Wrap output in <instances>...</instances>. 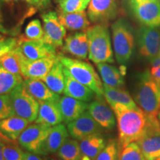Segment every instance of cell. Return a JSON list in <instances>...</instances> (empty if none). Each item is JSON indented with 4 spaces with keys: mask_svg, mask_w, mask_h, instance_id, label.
<instances>
[{
    "mask_svg": "<svg viewBox=\"0 0 160 160\" xmlns=\"http://www.w3.org/2000/svg\"><path fill=\"white\" fill-rule=\"evenodd\" d=\"M110 106L117 119L120 148L137 142L147 127L148 115L138 106L129 108L118 103Z\"/></svg>",
    "mask_w": 160,
    "mask_h": 160,
    "instance_id": "6da1fadb",
    "label": "cell"
},
{
    "mask_svg": "<svg viewBox=\"0 0 160 160\" xmlns=\"http://www.w3.org/2000/svg\"><path fill=\"white\" fill-rule=\"evenodd\" d=\"M135 101L147 115L157 117L160 113V86L149 71H146L139 76Z\"/></svg>",
    "mask_w": 160,
    "mask_h": 160,
    "instance_id": "7a4b0ae2",
    "label": "cell"
},
{
    "mask_svg": "<svg viewBox=\"0 0 160 160\" xmlns=\"http://www.w3.org/2000/svg\"><path fill=\"white\" fill-rule=\"evenodd\" d=\"M88 39V57L95 64L113 63L112 50L109 30L105 24H97L86 31Z\"/></svg>",
    "mask_w": 160,
    "mask_h": 160,
    "instance_id": "3957f363",
    "label": "cell"
},
{
    "mask_svg": "<svg viewBox=\"0 0 160 160\" xmlns=\"http://www.w3.org/2000/svg\"><path fill=\"white\" fill-rule=\"evenodd\" d=\"M58 59L76 80L91 89L99 98L104 97L103 84L93 66L81 60L62 55L58 56Z\"/></svg>",
    "mask_w": 160,
    "mask_h": 160,
    "instance_id": "277c9868",
    "label": "cell"
},
{
    "mask_svg": "<svg viewBox=\"0 0 160 160\" xmlns=\"http://www.w3.org/2000/svg\"><path fill=\"white\" fill-rule=\"evenodd\" d=\"M115 57L120 65H125L131 59L134 48V36L126 20L119 19L111 26Z\"/></svg>",
    "mask_w": 160,
    "mask_h": 160,
    "instance_id": "5b68a950",
    "label": "cell"
},
{
    "mask_svg": "<svg viewBox=\"0 0 160 160\" xmlns=\"http://www.w3.org/2000/svg\"><path fill=\"white\" fill-rule=\"evenodd\" d=\"M146 160H160V122L148 115L147 127L137 142Z\"/></svg>",
    "mask_w": 160,
    "mask_h": 160,
    "instance_id": "8992f818",
    "label": "cell"
},
{
    "mask_svg": "<svg viewBox=\"0 0 160 160\" xmlns=\"http://www.w3.org/2000/svg\"><path fill=\"white\" fill-rule=\"evenodd\" d=\"M12 106L16 116L23 118L30 123L37 119L39 103L26 91L23 84L10 93Z\"/></svg>",
    "mask_w": 160,
    "mask_h": 160,
    "instance_id": "52a82bcc",
    "label": "cell"
},
{
    "mask_svg": "<svg viewBox=\"0 0 160 160\" xmlns=\"http://www.w3.org/2000/svg\"><path fill=\"white\" fill-rule=\"evenodd\" d=\"M129 8L142 25L160 26V0H127Z\"/></svg>",
    "mask_w": 160,
    "mask_h": 160,
    "instance_id": "ba28073f",
    "label": "cell"
},
{
    "mask_svg": "<svg viewBox=\"0 0 160 160\" xmlns=\"http://www.w3.org/2000/svg\"><path fill=\"white\" fill-rule=\"evenodd\" d=\"M51 128L37 123L29 125L18 139L19 145L31 153L43 155V144L51 132Z\"/></svg>",
    "mask_w": 160,
    "mask_h": 160,
    "instance_id": "9c48e42d",
    "label": "cell"
},
{
    "mask_svg": "<svg viewBox=\"0 0 160 160\" xmlns=\"http://www.w3.org/2000/svg\"><path fill=\"white\" fill-rule=\"evenodd\" d=\"M139 53L147 59L153 60L160 51V31L157 28L142 25L137 33Z\"/></svg>",
    "mask_w": 160,
    "mask_h": 160,
    "instance_id": "30bf717a",
    "label": "cell"
},
{
    "mask_svg": "<svg viewBox=\"0 0 160 160\" xmlns=\"http://www.w3.org/2000/svg\"><path fill=\"white\" fill-rule=\"evenodd\" d=\"M41 17L43 22V42L55 48L62 46L66 28L60 22L57 13L54 11H49L42 14Z\"/></svg>",
    "mask_w": 160,
    "mask_h": 160,
    "instance_id": "8fae6325",
    "label": "cell"
},
{
    "mask_svg": "<svg viewBox=\"0 0 160 160\" xmlns=\"http://www.w3.org/2000/svg\"><path fill=\"white\" fill-rule=\"evenodd\" d=\"M54 46L43 41L23 39L19 41L16 50L20 57L28 61H35L50 56L57 55Z\"/></svg>",
    "mask_w": 160,
    "mask_h": 160,
    "instance_id": "7c38bea8",
    "label": "cell"
},
{
    "mask_svg": "<svg viewBox=\"0 0 160 160\" xmlns=\"http://www.w3.org/2000/svg\"><path fill=\"white\" fill-rule=\"evenodd\" d=\"M19 59L20 62H21L22 76L23 79L42 80L49 73V71L57 62L58 56H50V57L35 60V61H28L22 59L20 56Z\"/></svg>",
    "mask_w": 160,
    "mask_h": 160,
    "instance_id": "4fadbf2b",
    "label": "cell"
},
{
    "mask_svg": "<svg viewBox=\"0 0 160 160\" xmlns=\"http://www.w3.org/2000/svg\"><path fill=\"white\" fill-rule=\"evenodd\" d=\"M102 128L98 124L88 111H85L80 117L67 125L69 134L73 139L81 141L84 138L93 134H98Z\"/></svg>",
    "mask_w": 160,
    "mask_h": 160,
    "instance_id": "5bb4252c",
    "label": "cell"
},
{
    "mask_svg": "<svg viewBox=\"0 0 160 160\" xmlns=\"http://www.w3.org/2000/svg\"><path fill=\"white\" fill-rule=\"evenodd\" d=\"M117 0H91L87 14L93 22L103 24L117 17Z\"/></svg>",
    "mask_w": 160,
    "mask_h": 160,
    "instance_id": "9a60e30c",
    "label": "cell"
},
{
    "mask_svg": "<svg viewBox=\"0 0 160 160\" xmlns=\"http://www.w3.org/2000/svg\"><path fill=\"white\" fill-rule=\"evenodd\" d=\"M88 111L102 128L108 130L114 128L116 125L114 113L102 98H99L89 104Z\"/></svg>",
    "mask_w": 160,
    "mask_h": 160,
    "instance_id": "2e32d148",
    "label": "cell"
},
{
    "mask_svg": "<svg viewBox=\"0 0 160 160\" xmlns=\"http://www.w3.org/2000/svg\"><path fill=\"white\" fill-rule=\"evenodd\" d=\"M57 104L62 116L63 122L67 125L77 119L88 108V105L85 102L68 96L60 97Z\"/></svg>",
    "mask_w": 160,
    "mask_h": 160,
    "instance_id": "e0dca14e",
    "label": "cell"
},
{
    "mask_svg": "<svg viewBox=\"0 0 160 160\" xmlns=\"http://www.w3.org/2000/svg\"><path fill=\"white\" fill-rule=\"evenodd\" d=\"M64 73H65L64 93L65 96L74 98L76 99L85 102H88L93 99L95 95L94 92L87 86L84 85L83 84L76 80L65 68H64Z\"/></svg>",
    "mask_w": 160,
    "mask_h": 160,
    "instance_id": "ac0fdd59",
    "label": "cell"
},
{
    "mask_svg": "<svg viewBox=\"0 0 160 160\" xmlns=\"http://www.w3.org/2000/svg\"><path fill=\"white\" fill-rule=\"evenodd\" d=\"M64 51L78 59H85L88 56V39L86 32H77L65 39Z\"/></svg>",
    "mask_w": 160,
    "mask_h": 160,
    "instance_id": "d6986e66",
    "label": "cell"
},
{
    "mask_svg": "<svg viewBox=\"0 0 160 160\" xmlns=\"http://www.w3.org/2000/svg\"><path fill=\"white\" fill-rule=\"evenodd\" d=\"M23 85L32 97L38 102H58L60 96L52 91L42 80L25 79Z\"/></svg>",
    "mask_w": 160,
    "mask_h": 160,
    "instance_id": "ffe728a7",
    "label": "cell"
},
{
    "mask_svg": "<svg viewBox=\"0 0 160 160\" xmlns=\"http://www.w3.org/2000/svg\"><path fill=\"white\" fill-rule=\"evenodd\" d=\"M39 112L35 123L53 127L63 121L62 116L57 102H39Z\"/></svg>",
    "mask_w": 160,
    "mask_h": 160,
    "instance_id": "44dd1931",
    "label": "cell"
},
{
    "mask_svg": "<svg viewBox=\"0 0 160 160\" xmlns=\"http://www.w3.org/2000/svg\"><path fill=\"white\" fill-rule=\"evenodd\" d=\"M28 120L18 116H12L0 121V134L6 139L15 141L29 125Z\"/></svg>",
    "mask_w": 160,
    "mask_h": 160,
    "instance_id": "7402d4cb",
    "label": "cell"
},
{
    "mask_svg": "<svg viewBox=\"0 0 160 160\" xmlns=\"http://www.w3.org/2000/svg\"><path fill=\"white\" fill-rule=\"evenodd\" d=\"M68 131L63 124L60 123L52 127L51 132L43 144V155L57 152L66 140L68 139Z\"/></svg>",
    "mask_w": 160,
    "mask_h": 160,
    "instance_id": "603a6c76",
    "label": "cell"
},
{
    "mask_svg": "<svg viewBox=\"0 0 160 160\" xmlns=\"http://www.w3.org/2000/svg\"><path fill=\"white\" fill-rule=\"evenodd\" d=\"M79 145L82 153V160H95L107 144L102 136L98 133L84 138Z\"/></svg>",
    "mask_w": 160,
    "mask_h": 160,
    "instance_id": "cb8c5ba5",
    "label": "cell"
},
{
    "mask_svg": "<svg viewBox=\"0 0 160 160\" xmlns=\"http://www.w3.org/2000/svg\"><path fill=\"white\" fill-rule=\"evenodd\" d=\"M58 17L64 27L69 31H84L89 28L90 22L85 11L75 13L61 11Z\"/></svg>",
    "mask_w": 160,
    "mask_h": 160,
    "instance_id": "d4e9b609",
    "label": "cell"
},
{
    "mask_svg": "<svg viewBox=\"0 0 160 160\" xmlns=\"http://www.w3.org/2000/svg\"><path fill=\"white\" fill-rule=\"evenodd\" d=\"M42 81L48 87L57 94H62L65 90V73L62 64L58 59L49 73L43 78Z\"/></svg>",
    "mask_w": 160,
    "mask_h": 160,
    "instance_id": "484cf974",
    "label": "cell"
},
{
    "mask_svg": "<svg viewBox=\"0 0 160 160\" xmlns=\"http://www.w3.org/2000/svg\"><path fill=\"white\" fill-rule=\"evenodd\" d=\"M103 84L112 88H122L124 85L123 73L115 66L108 63L97 64Z\"/></svg>",
    "mask_w": 160,
    "mask_h": 160,
    "instance_id": "4316f807",
    "label": "cell"
},
{
    "mask_svg": "<svg viewBox=\"0 0 160 160\" xmlns=\"http://www.w3.org/2000/svg\"><path fill=\"white\" fill-rule=\"evenodd\" d=\"M104 97L110 105L112 104H122L129 108H136L137 105L135 103L128 93L122 88H112L103 84Z\"/></svg>",
    "mask_w": 160,
    "mask_h": 160,
    "instance_id": "83f0119b",
    "label": "cell"
},
{
    "mask_svg": "<svg viewBox=\"0 0 160 160\" xmlns=\"http://www.w3.org/2000/svg\"><path fill=\"white\" fill-rule=\"evenodd\" d=\"M22 83V76L12 74L0 65V95L10 94Z\"/></svg>",
    "mask_w": 160,
    "mask_h": 160,
    "instance_id": "f1b7e54d",
    "label": "cell"
},
{
    "mask_svg": "<svg viewBox=\"0 0 160 160\" xmlns=\"http://www.w3.org/2000/svg\"><path fill=\"white\" fill-rule=\"evenodd\" d=\"M62 160H82V153L79 142L77 139H68L57 151Z\"/></svg>",
    "mask_w": 160,
    "mask_h": 160,
    "instance_id": "f546056e",
    "label": "cell"
},
{
    "mask_svg": "<svg viewBox=\"0 0 160 160\" xmlns=\"http://www.w3.org/2000/svg\"><path fill=\"white\" fill-rule=\"evenodd\" d=\"M0 65L12 74L22 76L19 56L15 48L1 58Z\"/></svg>",
    "mask_w": 160,
    "mask_h": 160,
    "instance_id": "4dcf8cb0",
    "label": "cell"
},
{
    "mask_svg": "<svg viewBox=\"0 0 160 160\" xmlns=\"http://www.w3.org/2000/svg\"><path fill=\"white\" fill-rule=\"evenodd\" d=\"M119 160H146L137 143L132 142L123 148Z\"/></svg>",
    "mask_w": 160,
    "mask_h": 160,
    "instance_id": "1f68e13d",
    "label": "cell"
},
{
    "mask_svg": "<svg viewBox=\"0 0 160 160\" xmlns=\"http://www.w3.org/2000/svg\"><path fill=\"white\" fill-rule=\"evenodd\" d=\"M25 37L28 39L43 41L44 30L39 19H33L26 26Z\"/></svg>",
    "mask_w": 160,
    "mask_h": 160,
    "instance_id": "d6a6232c",
    "label": "cell"
},
{
    "mask_svg": "<svg viewBox=\"0 0 160 160\" xmlns=\"http://www.w3.org/2000/svg\"><path fill=\"white\" fill-rule=\"evenodd\" d=\"M59 7L64 13H75L85 11L88 5L85 0H59Z\"/></svg>",
    "mask_w": 160,
    "mask_h": 160,
    "instance_id": "836d02e7",
    "label": "cell"
},
{
    "mask_svg": "<svg viewBox=\"0 0 160 160\" xmlns=\"http://www.w3.org/2000/svg\"><path fill=\"white\" fill-rule=\"evenodd\" d=\"M119 143L116 140H111L95 160H117L119 155Z\"/></svg>",
    "mask_w": 160,
    "mask_h": 160,
    "instance_id": "e575fe53",
    "label": "cell"
},
{
    "mask_svg": "<svg viewBox=\"0 0 160 160\" xmlns=\"http://www.w3.org/2000/svg\"><path fill=\"white\" fill-rule=\"evenodd\" d=\"M3 156L5 160H24L25 152L19 146L13 144H5Z\"/></svg>",
    "mask_w": 160,
    "mask_h": 160,
    "instance_id": "d590c367",
    "label": "cell"
},
{
    "mask_svg": "<svg viewBox=\"0 0 160 160\" xmlns=\"http://www.w3.org/2000/svg\"><path fill=\"white\" fill-rule=\"evenodd\" d=\"M14 115L10 94L0 95V121Z\"/></svg>",
    "mask_w": 160,
    "mask_h": 160,
    "instance_id": "8d00e7d4",
    "label": "cell"
},
{
    "mask_svg": "<svg viewBox=\"0 0 160 160\" xmlns=\"http://www.w3.org/2000/svg\"><path fill=\"white\" fill-rule=\"evenodd\" d=\"M19 40L16 38H5L0 41V59L6 53L11 51L18 45Z\"/></svg>",
    "mask_w": 160,
    "mask_h": 160,
    "instance_id": "74e56055",
    "label": "cell"
},
{
    "mask_svg": "<svg viewBox=\"0 0 160 160\" xmlns=\"http://www.w3.org/2000/svg\"><path fill=\"white\" fill-rule=\"evenodd\" d=\"M153 80L160 86V66L157 68H151L149 71Z\"/></svg>",
    "mask_w": 160,
    "mask_h": 160,
    "instance_id": "f35d334b",
    "label": "cell"
},
{
    "mask_svg": "<svg viewBox=\"0 0 160 160\" xmlns=\"http://www.w3.org/2000/svg\"><path fill=\"white\" fill-rule=\"evenodd\" d=\"M24 160H46L43 158L40 157L39 156H38L36 153H31V152L26 151L25 152V158Z\"/></svg>",
    "mask_w": 160,
    "mask_h": 160,
    "instance_id": "ab89813d",
    "label": "cell"
},
{
    "mask_svg": "<svg viewBox=\"0 0 160 160\" xmlns=\"http://www.w3.org/2000/svg\"><path fill=\"white\" fill-rule=\"evenodd\" d=\"M3 0H0V33L2 34H7L8 33V30L5 28V26L3 25V18L2 13V4Z\"/></svg>",
    "mask_w": 160,
    "mask_h": 160,
    "instance_id": "60d3db41",
    "label": "cell"
},
{
    "mask_svg": "<svg viewBox=\"0 0 160 160\" xmlns=\"http://www.w3.org/2000/svg\"><path fill=\"white\" fill-rule=\"evenodd\" d=\"M33 5L39 8H46L49 5L51 0H33Z\"/></svg>",
    "mask_w": 160,
    "mask_h": 160,
    "instance_id": "b9f144b4",
    "label": "cell"
},
{
    "mask_svg": "<svg viewBox=\"0 0 160 160\" xmlns=\"http://www.w3.org/2000/svg\"><path fill=\"white\" fill-rule=\"evenodd\" d=\"M5 146V142L0 139V160H5L3 156V148Z\"/></svg>",
    "mask_w": 160,
    "mask_h": 160,
    "instance_id": "7bdbcfd3",
    "label": "cell"
},
{
    "mask_svg": "<svg viewBox=\"0 0 160 160\" xmlns=\"http://www.w3.org/2000/svg\"><path fill=\"white\" fill-rule=\"evenodd\" d=\"M16 1H19V0H16ZM20 1H25V2H26L31 4V5H33V0H20Z\"/></svg>",
    "mask_w": 160,
    "mask_h": 160,
    "instance_id": "ee69618b",
    "label": "cell"
},
{
    "mask_svg": "<svg viewBox=\"0 0 160 160\" xmlns=\"http://www.w3.org/2000/svg\"><path fill=\"white\" fill-rule=\"evenodd\" d=\"M5 35L4 34H2V33H0V41H1L2 39H5Z\"/></svg>",
    "mask_w": 160,
    "mask_h": 160,
    "instance_id": "f6af8a7d",
    "label": "cell"
},
{
    "mask_svg": "<svg viewBox=\"0 0 160 160\" xmlns=\"http://www.w3.org/2000/svg\"><path fill=\"white\" fill-rule=\"evenodd\" d=\"M85 3L87 4L88 5V4H89V2H90V1H91V0H85Z\"/></svg>",
    "mask_w": 160,
    "mask_h": 160,
    "instance_id": "bcb514c9",
    "label": "cell"
},
{
    "mask_svg": "<svg viewBox=\"0 0 160 160\" xmlns=\"http://www.w3.org/2000/svg\"><path fill=\"white\" fill-rule=\"evenodd\" d=\"M4 2H11V0H3Z\"/></svg>",
    "mask_w": 160,
    "mask_h": 160,
    "instance_id": "7dc6e473",
    "label": "cell"
},
{
    "mask_svg": "<svg viewBox=\"0 0 160 160\" xmlns=\"http://www.w3.org/2000/svg\"><path fill=\"white\" fill-rule=\"evenodd\" d=\"M158 117H159V122H160V113H159V115H158Z\"/></svg>",
    "mask_w": 160,
    "mask_h": 160,
    "instance_id": "c3c4849f",
    "label": "cell"
},
{
    "mask_svg": "<svg viewBox=\"0 0 160 160\" xmlns=\"http://www.w3.org/2000/svg\"><path fill=\"white\" fill-rule=\"evenodd\" d=\"M159 56L160 57V51H159Z\"/></svg>",
    "mask_w": 160,
    "mask_h": 160,
    "instance_id": "681fc988",
    "label": "cell"
}]
</instances>
